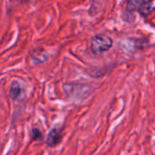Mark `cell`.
Segmentation results:
<instances>
[{"label":"cell","mask_w":155,"mask_h":155,"mask_svg":"<svg viewBox=\"0 0 155 155\" xmlns=\"http://www.w3.org/2000/svg\"><path fill=\"white\" fill-rule=\"evenodd\" d=\"M141 0H126V11L128 13L138 12Z\"/></svg>","instance_id":"277c9868"},{"label":"cell","mask_w":155,"mask_h":155,"mask_svg":"<svg viewBox=\"0 0 155 155\" xmlns=\"http://www.w3.org/2000/svg\"><path fill=\"white\" fill-rule=\"evenodd\" d=\"M43 140V133L42 131L38 128H33L30 132V140L31 141H37Z\"/></svg>","instance_id":"5b68a950"},{"label":"cell","mask_w":155,"mask_h":155,"mask_svg":"<svg viewBox=\"0 0 155 155\" xmlns=\"http://www.w3.org/2000/svg\"><path fill=\"white\" fill-rule=\"evenodd\" d=\"M62 140H63V134L61 129L53 128L47 134L45 139V143L47 144V146L50 148H54L59 145L62 142Z\"/></svg>","instance_id":"7a4b0ae2"},{"label":"cell","mask_w":155,"mask_h":155,"mask_svg":"<svg viewBox=\"0 0 155 155\" xmlns=\"http://www.w3.org/2000/svg\"><path fill=\"white\" fill-rule=\"evenodd\" d=\"M20 92H21V88L18 83H14L11 86V90H10V94L12 96L13 99H18L20 96Z\"/></svg>","instance_id":"8992f818"},{"label":"cell","mask_w":155,"mask_h":155,"mask_svg":"<svg viewBox=\"0 0 155 155\" xmlns=\"http://www.w3.org/2000/svg\"><path fill=\"white\" fill-rule=\"evenodd\" d=\"M112 39L106 35H97L92 38L91 42V48L94 54L100 55L110 49L112 47Z\"/></svg>","instance_id":"6da1fadb"},{"label":"cell","mask_w":155,"mask_h":155,"mask_svg":"<svg viewBox=\"0 0 155 155\" xmlns=\"http://www.w3.org/2000/svg\"><path fill=\"white\" fill-rule=\"evenodd\" d=\"M155 11V0H141L138 13L142 18L150 16Z\"/></svg>","instance_id":"3957f363"}]
</instances>
